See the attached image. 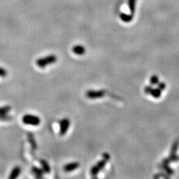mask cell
<instances>
[{"mask_svg": "<svg viewBox=\"0 0 179 179\" xmlns=\"http://www.w3.org/2000/svg\"><path fill=\"white\" fill-rule=\"evenodd\" d=\"M57 60V57L55 55H49L44 58H41L36 61V64L41 68H44L48 65L53 64Z\"/></svg>", "mask_w": 179, "mask_h": 179, "instance_id": "6da1fadb", "label": "cell"}, {"mask_svg": "<svg viewBox=\"0 0 179 179\" xmlns=\"http://www.w3.org/2000/svg\"><path fill=\"white\" fill-rule=\"evenodd\" d=\"M23 122L26 125H38L41 123V119L38 116L34 115L27 114L25 115L22 118Z\"/></svg>", "mask_w": 179, "mask_h": 179, "instance_id": "7a4b0ae2", "label": "cell"}, {"mask_svg": "<svg viewBox=\"0 0 179 179\" xmlns=\"http://www.w3.org/2000/svg\"><path fill=\"white\" fill-rule=\"evenodd\" d=\"M107 161H107L106 159H105L104 158H103L102 160L99 161V162H98L96 165L94 166V167H92V168L91 171H90L92 175L93 176L97 175L98 172H99L100 171H101L103 169V168L105 167V165H106V164Z\"/></svg>", "mask_w": 179, "mask_h": 179, "instance_id": "3957f363", "label": "cell"}, {"mask_svg": "<svg viewBox=\"0 0 179 179\" xmlns=\"http://www.w3.org/2000/svg\"><path fill=\"white\" fill-rule=\"evenodd\" d=\"M71 121L68 118H64L60 121V135H64L66 134L68 130L69 129Z\"/></svg>", "mask_w": 179, "mask_h": 179, "instance_id": "277c9868", "label": "cell"}, {"mask_svg": "<svg viewBox=\"0 0 179 179\" xmlns=\"http://www.w3.org/2000/svg\"><path fill=\"white\" fill-rule=\"evenodd\" d=\"M105 95L104 90H89L86 92V96L90 99H96L103 97Z\"/></svg>", "mask_w": 179, "mask_h": 179, "instance_id": "5b68a950", "label": "cell"}, {"mask_svg": "<svg viewBox=\"0 0 179 179\" xmlns=\"http://www.w3.org/2000/svg\"><path fill=\"white\" fill-rule=\"evenodd\" d=\"M80 167V163L78 162H74L71 163L69 164L66 165L64 167V170L66 172H71L73 171H75L76 169H78Z\"/></svg>", "mask_w": 179, "mask_h": 179, "instance_id": "8992f818", "label": "cell"}, {"mask_svg": "<svg viewBox=\"0 0 179 179\" xmlns=\"http://www.w3.org/2000/svg\"><path fill=\"white\" fill-rule=\"evenodd\" d=\"M27 138H28V141H29L31 146L32 149L36 150L37 148V145L35 139L33 134L32 133H29L27 135Z\"/></svg>", "mask_w": 179, "mask_h": 179, "instance_id": "52a82bcc", "label": "cell"}, {"mask_svg": "<svg viewBox=\"0 0 179 179\" xmlns=\"http://www.w3.org/2000/svg\"><path fill=\"white\" fill-rule=\"evenodd\" d=\"M73 51L74 53L78 55H82L86 52V49L82 45H76L73 48Z\"/></svg>", "mask_w": 179, "mask_h": 179, "instance_id": "ba28073f", "label": "cell"}, {"mask_svg": "<svg viewBox=\"0 0 179 179\" xmlns=\"http://www.w3.org/2000/svg\"><path fill=\"white\" fill-rule=\"evenodd\" d=\"M21 172V168L18 167V166H16L14 168V169L12 170V171L11 172L10 175L9 176V179H15L16 178L17 176L19 175Z\"/></svg>", "mask_w": 179, "mask_h": 179, "instance_id": "9c48e42d", "label": "cell"}, {"mask_svg": "<svg viewBox=\"0 0 179 179\" xmlns=\"http://www.w3.org/2000/svg\"><path fill=\"white\" fill-rule=\"evenodd\" d=\"M32 172L37 178H42L43 173H44V171L43 169H40V168L36 167H33Z\"/></svg>", "mask_w": 179, "mask_h": 179, "instance_id": "30bf717a", "label": "cell"}, {"mask_svg": "<svg viewBox=\"0 0 179 179\" xmlns=\"http://www.w3.org/2000/svg\"><path fill=\"white\" fill-rule=\"evenodd\" d=\"M41 165H42V169H43L44 172L49 173L51 171V168H50V166L49 163H47V161L43 160H43H41Z\"/></svg>", "mask_w": 179, "mask_h": 179, "instance_id": "8fae6325", "label": "cell"}, {"mask_svg": "<svg viewBox=\"0 0 179 179\" xmlns=\"http://www.w3.org/2000/svg\"><path fill=\"white\" fill-rule=\"evenodd\" d=\"M151 95L154 98H159L161 96V91L159 88H158V89H152L151 92Z\"/></svg>", "mask_w": 179, "mask_h": 179, "instance_id": "7c38bea8", "label": "cell"}, {"mask_svg": "<svg viewBox=\"0 0 179 179\" xmlns=\"http://www.w3.org/2000/svg\"><path fill=\"white\" fill-rule=\"evenodd\" d=\"M121 18L122 19V20L125 21V22H130V21H132V19H133V14L126 15L123 14L121 15Z\"/></svg>", "mask_w": 179, "mask_h": 179, "instance_id": "4fadbf2b", "label": "cell"}, {"mask_svg": "<svg viewBox=\"0 0 179 179\" xmlns=\"http://www.w3.org/2000/svg\"><path fill=\"white\" fill-rule=\"evenodd\" d=\"M11 106H6L4 107H0V114H3V113H7L11 110Z\"/></svg>", "mask_w": 179, "mask_h": 179, "instance_id": "5bb4252c", "label": "cell"}, {"mask_svg": "<svg viewBox=\"0 0 179 179\" xmlns=\"http://www.w3.org/2000/svg\"><path fill=\"white\" fill-rule=\"evenodd\" d=\"M13 117L11 115H9L7 113H3L0 114V121H9L12 119Z\"/></svg>", "mask_w": 179, "mask_h": 179, "instance_id": "9a60e30c", "label": "cell"}, {"mask_svg": "<svg viewBox=\"0 0 179 179\" xmlns=\"http://www.w3.org/2000/svg\"><path fill=\"white\" fill-rule=\"evenodd\" d=\"M135 2H136V0H129V7H130V11L132 14H134L135 12Z\"/></svg>", "mask_w": 179, "mask_h": 179, "instance_id": "2e32d148", "label": "cell"}, {"mask_svg": "<svg viewBox=\"0 0 179 179\" xmlns=\"http://www.w3.org/2000/svg\"><path fill=\"white\" fill-rule=\"evenodd\" d=\"M158 82H159V78L156 76H152L151 78V84L153 85L157 84Z\"/></svg>", "mask_w": 179, "mask_h": 179, "instance_id": "e0dca14e", "label": "cell"}, {"mask_svg": "<svg viewBox=\"0 0 179 179\" xmlns=\"http://www.w3.org/2000/svg\"><path fill=\"white\" fill-rule=\"evenodd\" d=\"M7 75V73L6 71V70L0 67V76H1V77H5Z\"/></svg>", "mask_w": 179, "mask_h": 179, "instance_id": "ac0fdd59", "label": "cell"}, {"mask_svg": "<svg viewBox=\"0 0 179 179\" xmlns=\"http://www.w3.org/2000/svg\"><path fill=\"white\" fill-rule=\"evenodd\" d=\"M103 158H104L105 159H106L107 161H109L110 160V155H109L108 153H104L103 154Z\"/></svg>", "mask_w": 179, "mask_h": 179, "instance_id": "d6986e66", "label": "cell"}, {"mask_svg": "<svg viewBox=\"0 0 179 179\" xmlns=\"http://www.w3.org/2000/svg\"><path fill=\"white\" fill-rule=\"evenodd\" d=\"M165 88V84H164V83H161V84H159V89L164 90Z\"/></svg>", "mask_w": 179, "mask_h": 179, "instance_id": "ffe728a7", "label": "cell"}]
</instances>
